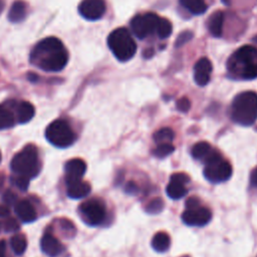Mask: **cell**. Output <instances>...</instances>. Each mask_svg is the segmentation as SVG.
<instances>
[{"instance_id": "6da1fadb", "label": "cell", "mask_w": 257, "mask_h": 257, "mask_svg": "<svg viewBox=\"0 0 257 257\" xmlns=\"http://www.w3.org/2000/svg\"><path fill=\"white\" fill-rule=\"evenodd\" d=\"M68 51L60 39L47 37L40 40L30 53V62L41 70L58 72L68 62Z\"/></svg>"}, {"instance_id": "7a4b0ae2", "label": "cell", "mask_w": 257, "mask_h": 257, "mask_svg": "<svg viewBox=\"0 0 257 257\" xmlns=\"http://www.w3.org/2000/svg\"><path fill=\"white\" fill-rule=\"evenodd\" d=\"M230 77L241 80L257 78V47L244 45L238 48L227 60Z\"/></svg>"}, {"instance_id": "3957f363", "label": "cell", "mask_w": 257, "mask_h": 257, "mask_svg": "<svg viewBox=\"0 0 257 257\" xmlns=\"http://www.w3.org/2000/svg\"><path fill=\"white\" fill-rule=\"evenodd\" d=\"M231 118L241 125L253 124L257 119V93L243 91L237 94L231 104Z\"/></svg>"}, {"instance_id": "277c9868", "label": "cell", "mask_w": 257, "mask_h": 257, "mask_svg": "<svg viewBox=\"0 0 257 257\" xmlns=\"http://www.w3.org/2000/svg\"><path fill=\"white\" fill-rule=\"evenodd\" d=\"M10 168L16 175L24 176L28 179L36 177L40 171L37 148L33 145L24 147L13 157Z\"/></svg>"}, {"instance_id": "5b68a950", "label": "cell", "mask_w": 257, "mask_h": 257, "mask_svg": "<svg viewBox=\"0 0 257 257\" xmlns=\"http://www.w3.org/2000/svg\"><path fill=\"white\" fill-rule=\"evenodd\" d=\"M107 45L114 57L121 61H127L137 52V43L131 32L123 27H119L110 32L107 37Z\"/></svg>"}, {"instance_id": "8992f818", "label": "cell", "mask_w": 257, "mask_h": 257, "mask_svg": "<svg viewBox=\"0 0 257 257\" xmlns=\"http://www.w3.org/2000/svg\"><path fill=\"white\" fill-rule=\"evenodd\" d=\"M46 140L56 148L64 149L71 146L76 136L69 123L63 119H56L52 121L45 131Z\"/></svg>"}, {"instance_id": "52a82bcc", "label": "cell", "mask_w": 257, "mask_h": 257, "mask_svg": "<svg viewBox=\"0 0 257 257\" xmlns=\"http://www.w3.org/2000/svg\"><path fill=\"white\" fill-rule=\"evenodd\" d=\"M161 20L162 17L153 12L139 14L131 20V28L138 38L145 39L153 34L158 35Z\"/></svg>"}, {"instance_id": "ba28073f", "label": "cell", "mask_w": 257, "mask_h": 257, "mask_svg": "<svg viewBox=\"0 0 257 257\" xmlns=\"http://www.w3.org/2000/svg\"><path fill=\"white\" fill-rule=\"evenodd\" d=\"M232 175V166L218 155L212 160L205 163L204 176L211 183H221L227 181Z\"/></svg>"}, {"instance_id": "9c48e42d", "label": "cell", "mask_w": 257, "mask_h": 257, "mask_svg": "<svg viewBox=\"0 0 257 257\" xmlns=\"http://www.w3.org/2000/svg\"><path fill=\"white\" fill-rule=\"evenodd\" d=\"M79 213L85 223L90 226L99 225L105 218L104 204L97 199H90L79 206Z\"/></svg>"}, {"instance_id": "30bf717a", "label": "cell", "mask_w": 257, "mask_h": 257, "mask_svg": "<svg viewBox=\"0 0 257 257\" xmlns=\"http://www.w3.org/2000/svg\"><path fill=\"white\" fill-rule=\"evenodd\" d=\"M106 11L104 0H82L78 5L79 14L86 20L100 19Z\"/></svg>"}, {"instance_id": "8fae6325", "label": "cell", "mask_w": 257, "mask_h": 257, "mask_svg": "<svg viewBox=\"0 0 257 257\" xmlns=\"http://www.w3.org/2000/svg\"><path fill=\"white\" fill-rule=\"evenodd\" d=\"M211 218V210L202 206L195 209H186L182 214L183 222L189 226H204L209 223Z\"/></svg>"}, {"instance_id": "7c38bea8", "label": "cell", "mask_w": 257, "mask_h": 257, "mask_svg": "<svg viewBox=\"0 0 257 257\" xmlns=\"http://www.w3.org/2000/svg\"><path fill=\"white\" fill-rule=\"evenodd\" d=\"M86 171V164L81 159L69 160L64 166V181L66 186L80 181Z\"/></svg>"}, {"instance_id": "4fadbf2b", "label": "cell", "mask_w": 257, "mask_h": 257, "mask_svg": "<svg viewBox=\"0 0 257 257\" xmlns=\"http://www.w3.org/2000/svg\"><path fill=\"white\" fill-rule=\"evenodd\" d=\"M211 73H212V63L207 57H202L195 63L194 79L198 85L200 86L206 85L211 78Z\"/></svg>"}, {"instance_id": "5bb4252c", "label": "cell", "mask_w": 257, "mask_h": 257, "mask_svg": "<svg viewBox=\"0 0 257 257\" xmlns=\"http://www.w3.org/2000/svg\"><path fill=\"white\" fill-rule=\"evenodd\" d=\"M41 250L49 257H56L63 251V246L57 238H55L50 232L43 235L40 242Z\"/></svg>"}, {"instance_id": "9a60e30c", "label": "cell", "mask_w": 257, "mask_h": 257, "mask_svg": "<svg viewBox=\"0 0 257 257\" xmlns=\"http://www.w3.org/2000/svg\"><path fill=\"white\" fill-rule=\"evenodd\" d=\"M14 209L18 218L24 223L33 222L36 219V211L33 205L27 200L16 202Z\"/></svg>"}, {"instance_id": "2e32d148", "label": "cell", "mask_w": 257, "mask_h": 257, "mask_svg": "<svg viewBox=\"0 0 257 257\" xmlns=\"http://www.w3.org/2000/svg\"><path fill=\"white\" fill-rule=\"evenodd\" d=\"M225 23V13L223 11H216L210 15L207 20V28L212 36L221 37Z\"/></svg>"}, {"instance_id": "e0dca14e", "label": "cell", "mask_w": 257, "mask_h": 257, "mask_svg": "<svg viewBox=\"0 0 257 257\" xmlns=\"http://www.w3.org/2000/svg\"><path fill=\"white\" fill-rule=\"evenodd\" d=\"M90 193V185L83 181H77L67 185V195L71 199H81Z\"/></svg>"}, {"instance_id": "ac0fdd59", "label": "cell", "mask_w": 257, "mask_h": 257, "mask_svg": "<svg viewBox=\"0 0 257 257\" xmlns=\"http://www.w3.org/2000/svg\"><path fill=\"white\" fill-rule=\"evenodd\" d=\"M27 15V5L25 2L21 0H16L11 5L9 13H8V19L12 23H19L25 19Z\"/></svg>"}, {"instance_id": "d6986e66", "label": "cell", "mask_w": 257, "mask_h": 257, "mask_svg": "<svg viewBox=\"0 0 257 257\" xmlns=\"http://www.w3.org/2000/svg\"><path fill=\"white\" fill-rule=\"evenodd\" d=\"M34 106L28 101H20L16 107V118L19 123L28 122L34 116Z\"/></svg>"}, {"instance_id": "ffe728a7", "label": "cell", "mask_w": 257, "mask_h": 257, "mask_svg": "<svg viewBox=\"0 0 257 257\" xmlns=\"http://www.w3.org/2000/svg\"><path fill=\"white\" fill-rule=\"evenodd\" d=\"M171 245V239L168 233L158 232L152 239V246L157 252H165Z\"/></svg>"}, {"instance_id": "44dd1931", "label": "cell", "mask_w": 257, "mask_h": 257, "mask_svg": "<svg viewBox=\"0 0 257 257\" xmlns=\"http://www.w3.org/2000/svg\"><path fill=\"white\" fill-rule=\"evenodd\" d=\"M180 4L194 15H200L206 12L207 4L205 0H179Z\"/></svg>"}, {"instance_id": "7402d4cb", "label": "cell", "mask_w": 257, "mask_h": 257, "mask_svg": "<svg viewBox=\"0 0 257 257\" xmlns=\"http://www.w3.org/2000/svg\"><path fill=\"white\" fill-rule=\"evenodd\" d=\"M212 151H213V148L207 142H200L193 146L191 150V154L194 159L204 162L206 158L211 154Z\"/></svg>"}, {"instance_id": "603a6c76", "label": "cell", "mask_w": 257, "mask_h": 257, "mask_svg": "<svg viewBox=\"0 0 257 257\" xmlns=\"http://www.w3.org/2000/svg\"><path fill=\"white\" fill-rule=\"evenodd\" d=\"M167 195L174 200H178L181 199L182 197H184L187 194V189H186V185L177 182V181H170V183L167 186Z\"/></svg>"}, {"instance_id": "cb8c5ba5", "label": "cell", "mask_w": 257, "mask_h": 257, "mask_svg": "<svg viewBox=\"0 0 257 257\" xmlns=\"http://www.w3.org/2000/svg\"><path fill=\"white\" fill-rule=\"evenodd\" d=\"M15 124L13 112L5 105L0 104V130L12 127Z\"/></svg>"}, {"instance_id": "d4e9b609", "label": "cell", "mask_w": 257, "mask_h": 257, "mask_svg": "<svg viewBox=\"0 0 257 257\" xmlns=\"http://www.w3.org/2000/svg\"><path fill=\"white\" fill-rule=\"evenodd\" d=\"M153 138L157 144H169L175 139V133L170 127H163L158 130L154 134Z\"/></svg>"}, {"instance_id": "484cf974", "label": "cell", "mask_w": 257, "mask_h": 257, "mask_svg": "<svg viewBox=\"0 0 257 257\" xmlns=\"http://www.w3.org/2000/svg\"><path fill=\"white\" fill-rule=\"evenodd\" d=\"M10 246L16 255H22L27 248V240L21 234L14 235L10 240Z\"/></svg>"}, {"instance_id": "4316f807", "label": "cell", "mask_w": 257, "mask_h": 257, "mask_svg": "<svg viewBox=\"0 0 257 257\" xmlns=\"http://www.w3.org/2000/svg\"><path fill=\"white\" fill-rule=\"evenodd\" d=\"M175 151V147L169 143V144H158V146L154 149L153 154L158 158H165L169 155H171Z\"/></svg>"}, {"instance_id": "83f0119b", "label": "cell", "mask_w": 257, "mask_h": 257, "mask_svg": "<svg viewBox=\"0 0 257 257\" xmlns=\"http://www.w3.org/2000/svg\"><path fill=\"white\" fill-rule=\"evenodd\" d=\"M164 209V201L162 198L157 197L151 200L146 206V212L149 214H159Z\"/></svg>"}, {"instance_id": "f1b7e54d", "label": "cell", "mask_w": 257, "mask_h": 257, "mask_svg": "<svg viewBox=\"0 0 257 257\" xmlns=\"http://www.w3.org/2000/svg\"><path fill=\"white\" fill-rule=\"evenodd\" d=\"M29 180L30 179H28V178H26L24 176H20V175H16V174H14L10 178L11 184L14 187L18 188L19 190H21V191H26L27 190V188L29 186Z\"/></svg>"}, {"instance_id": "f546056e", "label": "cell", "mask_w": 257, "mask_h": 257, "mask_svg": "<svg viewBox=\"0 0 257 257\" xmlns=\"http://www.w3.org/2000/svg\"><path fill=\"white\" fill-rule=\"evenodd\" d=\"M172 33V23L167 19V18H162L160 26H159V31H158V36L162 39H165L169 37Z\"/></svg>"}, {"instance_id": "4dcf8cb0", "label": "cell", "mask_w": 257, "mask_h": 257, "mask_svg": "<svg viewBox=\"0 0 257 257\" xmlns=\"http://www.w3.org/2000/svg\"><path fill=\"white\" fill-rule=\"evenodd\" d=\"M19 224L17 221L13 218L6 219L4 221H0V231H5V232H16L19 230Z\"/></svg>"}, {"instance_id": "1f68e13d", "label": "cell", "mask_w": 257, "mask_h": 257, "mask_svg": "<svg viewBox=\"0 0 257 257\" xmlns=\"http://www.w3.org/2000/svg\"><path fill=\"white\" fill-rule=\"evenodd\" d=\"M176 106H177L178 110H180L182 112H187L191 107V101H190L189 98L184 96V97H181L177 100Z\"/></svg>"}, {"instance_id": "d6a6232c", "label": "cell", "mask_w": 257, "mask_h": 257, "mask_svg": "<svg viewBox=\"0 0 257 257\" xmlns=\"http://www.w3.org/2000/svg\"><path fill=\"white\" fill-rule=\"evenodd\" d=\"M193 37V33L191 31H185L183 33H181L176 41V47L182 46L183 44H185L186 42H188L191 38Z\"/></svg>"}, {"instance_id": "836d02e7", "label": "cell", "mask_w": 257, "mask_h": 257, "mask_svg": "<svg viewBox=\"0 0 257 257\" xmlns=\"http://www.w3.org/2000/svg\"><path fill=\"white\" fill-rule=\"evenodd\" d=\"M170 181H177L184 185H187L190 182V177L185 173H175L171 176Z\"/></svg>"}, {"instance_id": "e575fe53", "label": "cell", "mask_w": 257, "mask_h": 257, "mask_svg": "<svg viewBox=\"0 0 257 257\" xmlns=\"http://www.w3.org/2000/svg\"><path fill=\"white\" fill-rule=\"evenodd\" d=\"M16 200H17V197H16V195L12 191H6L4 193V195H3V201L7 205H15L16 204Z\"/></svg>"}, {"instance_id": "d590c367", "label": "cell", "mask_w": 257, "mask_h": 257, "mask_svg": "<svg viewBox=\"0 0 257 257\" xmlns=\"http://www.w3.org/2000/svg\"><path fill=\"white\" fill-rule=\"evenodd\" d=\"M185 204H186V209H195L201 206L200 200L196 196H192L188 198Z\"/></svg>"}, {"instance_id": "8d00e7d4", "label": "cell", "mask_w": 257, "mask_h": 257, "mask_svg": "<svg viewBox=\"0 0 257 257\" xmlns=\"http://www.w3.org/2000/svg\"><path fill=\"white\" fill-rule=\"evenodd\" d=\"M125 192L127 194H131V195H135L137 194L140 189H139V186L135 183V182H128L126 185H125V188H124Z\"/></svg>"}, {"instance_id": "74e56055", "label": "cell", "mask_w": 257, "mask_h": 257, "mask_svg": "<svg viewBox=\"0 0 257 257\" xmlns=\"http://www.w3.org/2000/svg\"><path fill=\"white\" fill-rule=\"evenodd\" d=\"M250 181H251L252 186L257 188V167L252 171L251 176H250Z\"/></svg>"}, {"instance_id": "f35d334b", "label": "cell", "mask_w": 257, "mask_h": 257, "mask_svg": "<svg viewBox=\"0 0 257 257\" xmlns=\"http://www.w3.org/2000/svg\"><path fill=\"white\" fill-rule=\"evenodd\" d=\"M8 215H9V209H8V207L3 206V205H0V217L4 218V217H7Z\"/></svg>"}, {"instance_id": "ab89813d", "label": "cell", "mask_w": 257, "mask_h": 257, "mask_svg": "<svg viewBox=\"0 0 257 257\" xmlns=\"http://www.w3.org/2000/svg\"><path fill=\"white\" fill-rule=\"evenodd\" d=\"M5 252H6V242L4 240H1L0 241V257H6Z\"/></svg>"}, {"instance_id": "60d3db41", "label": "cell", "mask_w": 257, "mask_h": 257, "mask_svg": "<svg viewBox=\"0 0 257 257\" xmlns=\"http://www.w3.org/2000/svg\"><path fill=\"white\" fill-rule=\"evenodd\" d=\"M28 78H29L30 81H36V80L38 79V76H37L36 74H30V75L28 76Z\"/></svg>"}, {"instance_id": "b9f144b4", "label": "cell", "mask_w": 257, "mask_h": 257, "mask_svg": "<svg viewBox=\"0 0 257 257\" xmlns=\"http://www.w3.org/2000/svg\"><path fill=\"white\" fill-rule=\"evenodd\" d=\"M4 6H5V3L3 0H0V14L2 13L3 9H4Z\"/></svg>"}, {"instance_id": "7bdbcfd3", "label": "cell", "mask_w": 257, "mask_h": 257, "mask_svg": "<svg viewBox=\"0 0 257 257\" xmlns=\"http://www.w3.org/2000/svg\"><path fill=\"white\" fill-rule=\"evenodd\" d=\"M2 184H3V176L0 175V187L2 186Z\"/></svg>"}, {"instance_id": "ee69618b", "label": "cell", "mask_w": 257, "mask_h": 257, "mask_svg": "<svg viewBox=\"0 0 257 257\" xmlns=\"http://www.w3.org/2000/svg\"><path fill=\"white\" fill-rule=\"evenodd\" d=\"M0 162H1V153H0Z\"/></svg>"}]
</instances>
